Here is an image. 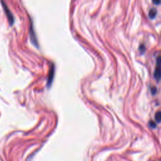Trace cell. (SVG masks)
<instances>
[{"mask_svg":"<svg viewBox=\"0 0 161 161\" xmlns=\"http://www.w3.org/2000/svg\"><path fill=\"white\" fill-rule=\"evenodd\" d=\"M1 5H2L3 10L4 13H5V15L7 17L9 24L10 25V26H13L14 24V22H15V18H14L12 13L11 12L10 9H9L8 6L6 5V4L3 1V0H1Z\"/></svg>","mask_w":161,"mask_h":161,"instance_id":"obj_1","label":"cell"},{"mask_svg":"<svg viewBox=\"0 0 161 161\" xmlns=\"http://www.w3.org/2000/svg\"><path fill=\"white\" fill-rule=\"evenodd\" d=\"M154 78L159 82L160 79V56H158L157 59V65L154 71Z\"/></svg>","mask_w":161,"mask_h":161,"instance_id":"obj_2","label":"cell"},{"mask_svg":"<svg viewBox=\"0 0 161 161\" xmlns=\"http://www.w3.org/2000/svg\"><path fill=\"white\" fill-rule=\"evenodd\" d=\"M30 40L32 42V43L34 44L35 46L38 47V42H37V39L36 38L35 35V33L34 29V27H33L32 23L31 24L30 28Z\"/></svg>","mask_w":161,"mask_h":161,"instance_id":"obj_3","label":"cell"},{"mask_svg":"<svg viewBox=\"0 0 161 161\" xmlns=\"http://www.w3.org/2000/svg\"><path fill=\"white\" fill-rule=\"evenodd\" d=\"M54 67L52 65V69H50L48 81H47V86L48 87H50V86H51L52 83L53 78H54Z\"/></svg>","mask_w":161,"mask_h":161,"instance_id":"obj_4","label":"cell"},{"mask_svg":"<svg viewBox=\"0 0 161 161\" xmlns=\"http://www.w3.org/2000/svg\"><path fill=\"white\" fill-rule=\"evenodd\" d=\"M156 15H157V10L155 8H152L150 9V11L149 12V16L150 18L151 19H154L155 18Z\"/></svg>","mask_w":161,"mask_h":161,"instance_id":"obj_5","label":"cell"},{"mask_svg":"<svg viewBox=\"0 0 161 161\" xmlns=\"http://www.w3.org/2000/svg\"><path fill=\"white\" fill-rule=\"evenodd\" d=\"M155 120L157 121L158 123H159L161 120V113L160 111H157V113H155Z\"/></svg>","mask_w":161,"mask_h":161,"instance_id":"obj_6","label":"cell"},{"mask_svg":"<svg viewBox=\"0 0 161 161\" xmlns=\"http://www.w3.org/2000/svg\"><path fill=\"white\" fill-rule=\"evenodd\" d=\"M149 124L150 127L152 128V129H155L156 128V124L153 121H150Z\"/></svg>","mask_w":161,"mask_h":161,"instance_id":"obj_7","label":"cell"},{"mask_svg":"<svg viewBox=\"0 0 161 161\" xmlns=\"http://www.w3.org/2000/svg\"><path fill=\"white\" fill-rule=\"evenodd\" d=\"M139 50H140V52H142V53L143 54V53L144 52H145V47H144V45H140V47H139Z\"/></svg>","mask_w":161,"mask_h":161,"instance_id":"obj_8","label":"cell"},{"mask_svg":"<svg viewBox=\"0 0 161 161\" xmlns=\"http://www.w3.org/2000/svg\"><path fill=\"white\" fill-rule=\"evenodd\" d=\"M151 93H152V94L154 95V94L157 93V88H156L155 87L151 88Z\"/></svg>","mask_w":161,"mask_h":161,"instance_id":"obj_9","label":"cell"},{"mask_svg":"<svg viewBox=\"0 0 161 161\" xmlns=\"http://www.w3.org/2000/svg\"><path fill=\"white\" fill-rule=\"evenodd\" d=\"M152 1L155 4H159L160 2V0H152Z\"/></svg>","mask_w":161,"mask_h":161,"instance_id":"obj_10","label":"cell"}]
</instances>
